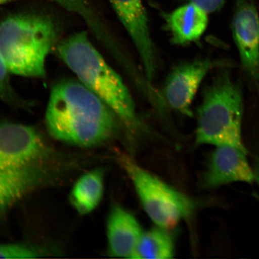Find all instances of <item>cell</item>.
<instances>
[{"instance_id":"obj_1","label":"cell","mask_w":259,"mask_h":259,"mask_svg":"<svg viewBox=\"0 0 259 259\" xmlns=\"http://www.w3.org/2000/svg\"><path fill=\"white\" fill-rule=\"evenodd\" d=\"M117 119L93 91L74 79L55 84L45 116L52 137L85 148L96 147L111 139L117 129Z\"/></svg>"},{"instance_id":"obj_2","label":"cell","mask_w":259,"mask_h":259,"mask_svg":"<svg viewBox=\"0 0 259 259\" xmlns=\"http://www.w3.org/2000/svg\"><path fill=\"white\" fill-rule=\"evenodd\" d=\"M57 53L78 80L98 96L130 131L136 132L142 127L127 87L85 32H77L60 42Z\"/></svg>"},{"instance_id":"obj_3","label":"cell","mask_w":259,"mask_h":259,"mask_svg":"<svg viewBox=\"0 0 259 259\" xmlns=\"http://www.w3.org/2000/svg\"><path fill=\"white\" fill-rule=\"evenodd\" d=\"M57 31L53 19L41 14L13 15L0 22V57L9 73L43 78Z\"/></svg>"},{"instance_id":"obj_4","label":"cell","mask_w":259,"mask_h":259,"mask_svg":"<svg viewBox=\"0 0 259 259\" xmlns=\"http://www.w3.org/2000/svg\"><path fill=\"white\" fill-rule=\"evenodd\" d=\"M242 115L240 89L228 74H220L204 92L198 111L197 144L246 150L241 137Z\"/></svg>"},{"instance_id":"obj_5","label":"cell","mask_w":259,"mask_h":259,"mask_svg":"<svg viewBox=\"0 0 259 259\" xmlns=\"http://www.w3.org/2000/svg\"><path fill=\"white\" fill-rule=\"evenodd\" d=\"M118 159L145 212L158 227L173 228L192 214L194 205L189 197L149 173L128 155L120 153Z\"/></svg>"},{"instance_id":"obj_6","label":"cell","mask_w":259,"mask_h":259,"mask_svg":"<svg viewBox=\"0 0 259 259\" xmlns=\"http://www.w3.org/2000/svg\"><path fill=\"white\" fill-rule=\"evenodd\" d=\"M48 154L43 138L34 128L0 120V169L37 163Z\"/></svg>"},{"instance_id":"obj_7","label":"cell","mask_w":259,"mask_h":259,"mask_svg":"<svg viewBox=\"0 0 259 259\" xmlns=\"http://www.w3.org/2000/svg\"><path fill=\"white\" fill-rule=\"evenodd\" d=\"M222 63L209 59H199L180 65L175 69L165 83V100L171 109L192 115L194 96L200 83L209 71Z\"/></svg>"},{"instance_id":"obj_8","label":"cell","mask_w":259,"mask_h":259,"mask_svg":"<svg viewBox=\"0 0 259 259\" xmlns=\"http://www.w3.org/2000/svg\"><path fill=\"white\" fill-rule=\"evenodd\" d=\"M131 36L143 63L146 76L153 80L156 69L154 45L142 0H109Z\"/></svg>"},{"instance_id":"obj_9","label":"cell","mask_w":259,"mask_h":259,"mask_svg":"<svg viewBox=\"0 0 259 259\" xmlns=\"http://www.w3.org/2000/svg\"><path fill=\"white\" fill-rule=\"evenodd\" d=\"M232 30L243 67L259 85V16L247 0H236Z\"/></svg>"},{"instance_id":"obj_10","label":"cell","mask_w":259,"mask_h":259,"mask_svg":"<svg viewBox=\"0 0 259 259\" xmlns=\"http://www.w3.org/2000/svg\"><path fill=\"white\" fill-rule=\"evenodd\" d=\"M216 147L204 177L206 187L214 188L235 182L251 183L255 181L246 150L231 145Z\"/></svg>"},{"instance_id":"obj_11","label":"cell","mask_w":259,"mask_h":259,"mask_svg":"<svg viewBox=\"0 0 259 259\" xmlns=\"http://www.w3.org/2000/svg\"><path fill=\"white\" fill-rule=\"evenodd\" d=\"M50 178V171L38 163L0 169V213Z\"/></svg>"},{"instance_id":"obj_12","label":"cell","mask_w":259,"mask_h":259,"mask_svg":"<svg viewBox=\"0 0 259 259\" xmlns=\"http://www.w3.org/2000/svg\"><path fill=\"white\" fill-rule=\"evenodd\" d=\"M142 233L134 215L122 207H113L107 222L109 254L132 258Z\"/></svg>"},{"instance_id":"obj_13","label":"cell","mask_w":259,"mask_h":259,"mask_svg":"<svg viewBox=\"0 0 259 259\" xmlns=\"http://www.w3.org/2000/svg\"><path fill=\"white\" fill-rule=\"evenodd\" d=\"M164 19L171 41L180 45L199 39L208 23V14L192 3L165 15Z\"/></svg>"},{"instance_id":"obj_14","label":"cell","mask_w":259,"mask_h":259,"mask_svg":"<svg viewBox=\"0 0 259 259\" xmlns=\"http://www.w3.org/2000/svg\"><path fill=\"white\" fill-rule=\"evenodd\" d=\"M103 193V171L92 170L83 175L74 184L70 193V202L80 214H87L99 205Z\"/></svg>"},{"instance_id":"obj_15","label":"cell","mask_w":259,"mask_h":259,"mask_svg":"<svg viewBox=\"0 0 259 259\" xmlns=\"http://www.w3.org/2000/svg\"><path fill=\"white\" fill-rule=\"evenodd\" d=\"M167 229L154 228L142 233L132 258L167 259L172 258L174 243Z\"/></svg>"},{"instance_id":"obj_16","label":"cell","mask_w":259,"mask_h":259,"mask_svg":"<svg viewBox=\"0 0 259 259\" xmlns=\"http://www.w3.org/2000/svg\"><path fill=\"white\" fill-rule=\"evenodd\" d=\"M9 72L0 57V99L12 104L21 103L10 82Z\"/></svg>"},{"instance_id":"obj_17","label":"cell","mask_w":259,"mask_h":259,"mask_svg":"<svg viewBox=\"0 0 259 259\" xmlns=\"http://www.w3.org/2000/svg\"><path fill=\"white\" fill-rule=\"evenodd\" d=\"M189 1L198 6L208 14L210 13L219 11L224 6L226 0H189Z\"/></svg>"},{"instance_id":"obj_18","label":"cell","mask_w":259,"mask_h":259,"mask_svg":"<svg viewBox=\"0 0 259 259\" xmlns=\"http://www.w3.org/2000/svg\"><path fill=\"white\" fill-rule=\"evenodd\" d=\"M254 174L255 181H257L259 185V164H258L257 167L255 168V170H254Z\"/></svg>"}]
</instances>
